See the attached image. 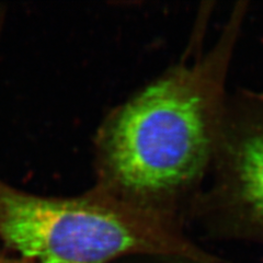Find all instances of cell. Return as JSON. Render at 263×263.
Masks as SVG:
<instances>
[{
	"instance_id": "5b68a950",
	"label": "cell",
	"mask_w": 263,
	"mask_h": 263,
	"mask_svg": "<svg viewBox=\"0 0 263 263\" xmlns=\"http://www.w3.org/2000/svg\"><path fill=\"white\" fill-rule=\"evenodd\" d=\"M167 263H230L227 262L223 259H220L217 257L216 259L211 260V261H205V262H194V261H184V260H172V261H167Z\"/></svg>"
},
{
	"instance_id": "6da1fadb",
	"label": "cell",
	"mask_w": 263,
	"mask_h": 263,
	"mask_svg": "<svg viewBox=\"0 0 263 263\" xmlns=\"http://www.w3.org/2000/svg\"><path fill=\"white\" fill-rule=\"evenodd\" d=\"M247 12L246 3L236 4L211 47L105 119L96 138L93 186L184 219L211 171Z\"/></svg>"
},
{
	"instance_id": "277c9868",
	"label": "cell",
	"mask_w": 263,
	"mask_h": 263,
	"mask_svg": "<svg viewBox=\"0 0 263 263\" xmlns=\"http://www.w3.org/2000/svg\"><path fill=\"white\" fill-rule=\"evenodd\" d=\"M0 263H34L33 261L26 259V258H12V257H6L2 256L0 257Z\"/></svg>"
},
{
	"instance_id": "3957f363",
	"label": "cell",
	"mask_w": 263,
	"mask_h": 263,
	"mask_svg": "<svg viewBox=\"0 0 263 263\" xmlns=\"http://www.w3.org/2000/svg\"><path fill=\"white\" fill-rule=\"evenodd\" d=\"M185 215L219 240L263 246V91L228 96L208 180Z\"/></svg>"
},
{
	"instance_id": "7a4b0ae2",
	"label": "cell",
	"mask_w": 263,
	"mask_h": 263,
	"mask_svg": "<svg viewBox=\"0 0 263 263\" xmlns=\"http://www.w3.org/2000/svg\"><path fill=\"white\" fill-rule=\"evenodd\" d=\"M0 239L34 263H108L125 256L205 262L183 218L96 186L79 196L32 194L0 179Z\"/></svg>"
}]
</instances>
